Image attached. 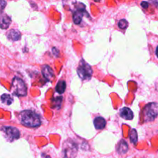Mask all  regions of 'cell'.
<instances>
[{"mask_svg":"<svg viewBox=\"0 0 158 158\" xmlns=\"http://www.w3.org/2000/svg\"><path fill=\"white\" fill-rule=\"evenodd\" d=\"M128 149H129V148H128V145L124 140H122L119 142L118 145H117V151L119 154H126V153L128 151Z\"/></svg>","mask_w":158,"mask_h":158,"instance_id":"cell-13","label":"cell"},{"mask_svg":"<svg viewBox=\"0 0 158 158\" xmlns=\"http://www.w3.org/2000/svg\"><path fill=\"white\" fill-rule=\"evenodd\" d=\"M19 120L25 127L35 128L41 125L40 116L32 110H23L19 114Z\"/></svg>","mask_w":158,"mask_h":158,"instance_id":"cell-1","label":"cell"},{"mask_svg":"<svg viewBox=\"0 0 158 158\" xmlns=\"http://www.w3.org/2000/svg\"><path fill=\"white\" fill-rule=\"evenodd\" d=\"M156 55H157V56L158 57V47L157 48V50H156Z\"/></svg>","mask_w":158,"mask_h":158,"instance_id":"cell-23","label":"cell"},{"mask_svg":"<svg viewBox=\"0 0 158 158\" xmlns=\"http://www.w3.org/2000/svg\"><path fill=\"white\" fill-rule=\"evenodd\" d=\"M52 52H53L54 55H55L56 56H59L58 55V54H59V50L56 49V48H55V47L52 48Z\"/></svg>","mask_w":158,"mask_h":158,"instance_id":"cell-21","label":"cell"},{"mask_svg":"<svg viewBox=\"0 0 158 158\" xmlns=\"http://www.w3.org/2000/svg\"><path fill=\"white\" fill-rule=\"evenodd\" d=\"M130 139H131V143H134V145L137 144V140H138V137H137V133L135 129H132L130 132Z\"/></svg>","mask_w":158,"mask_h":158,"instance_id":"cell-17","label":"cell"},{"mask_svg":"<svg viewBox=\"0 0 158 158\" xmlns=\"http://www.w3.org/2000/svg\"><path fill=\"white\" fill-rule=\"evenodd\" d=\"M85 15L89 16V14L86 11L85 5H83V3H77L75 9H73V20L74 23L77 25L80 24Z\"/></svg>","mask_w":158,"mask_h":158,"instance_id":"cell-5","label":"cell"},{"mask_svg":"<svg viewBox=\"0 0 158 158\" xmlns=\"http://www.w3.org/2000/svg\"><path fill=\"white\" fill-rule=\"evenodd\" d=\"M1 131L4 134L5 137L9 141H13L20 137L19 131L14 127H2L1 128Z\"/></svg>","mask_w":158,"mask_h":158,"instance_id":"cell-7","label":"cell"},{"mask_svg":"<svg viewBox=\"0 0 158 158\" xmlns=\"http://www.w3.org/2000/svg\"><path fill=\"white\" fill-rule=\"evenodd\" d=\"M11 22H12V19L9 15L2 12L0 14V28L1 29H7L10 26Z\"/></svg>","mask_w":158,"mask_h":158,"instance_id":"cell-9","label":"cell"},{"mask_svg":"<svg viewBox=\"0 0 158 158\" xmlns=\"http://www.w3.org/2000/svg\"><path fill=\"white\" fill-rule=\"evenodd\" d=\"M118 26L120 29H126L128 26V23L127 20L125 19H121L119 21L118 23Z\"/></svg>","mask_w":158,"mask_h":158,"instance_id":"cell-19","label":"cell"},{"mask_svg":"<svg viewBox=\"0 0 158 158\" xmlns=\"http://www.w3.org/2000/svg\"><path fill=\"white\" fill-rule=\"evenodd\" d=\"M77 3L76 0H63V4L64 7H67L70 10L75 9Z\"/></svg>","mask_w":158,"mask_h":158,"instance_id":"cell-15","label":"cell"},{"mask_svg":"<svg viewBox=\"0 0 158 158\" xmlns=\"http://www.w3.org/2000/svg\"><path fill=\"white\" fill-rule=\"evenodd\" d=\"M6 6V2L5 0H0V14L2 12Z\"/></svg>","mask_w":158,"mask_h":158,"instance_id":"cell-20","label":"cell"},{"mask_svg":"<svg viewBox=\"0 0 158 158\" xmlns=\"http://www.w3.org/2000/svg\"><path fill=\"white\" fill-rule=\"evenodd\" d=\"M42 73H43V76L44 77V78L46 80H48V81H52L53 77H55L52 69L50 66H48V65H44L42 67Z\"/></svg>","mask_w":158,"mask_h":158,"instance_id":"cell-8","label":"cell"},{"mask_svg":"<svg viewBox=\"0 0 158 158\" xmlns=\"http://www.w3.org/2000/svg\"><path fill=\"white\" fill-rule=\"evenodd\" d=\"M66 82L64 80H60V81L58 82L57 83L56 86V90L58 94H62L64 93L65 89H66Z\"/></svg>","mask_w":158,"mask_h":158,"instance_id":"cell-14","label":"cell"},{"mask_svg":"<svg viewBox=\"0 0 158 158\" xmlns=\"http://www.w3.org/2000/svg\"><path fill=\"white\" fill-rule=\"evenodd\" d=\"M78 151L77 143L72 140H67L63 145V158H75Z\"/></svg>","mask_w":158,"mask_h":158,"instance_id":"cell-4","label":"cell"},{"mask_svg":"<svg viewBox=\"0 0 158 158\" xmlns=\"http://www.w3.org/2000/svg\"><path fill=\"white\" fill-rule=\"evenodd\" d=\"M62 100H63V98L62 97H56L52 100V105L54 104V107L55 108H60V106H61V103H62Z\"/></svg>","mask_w":158,"mask_h":158,"instance_id":"cell-18","label":"cell"},{"mask_svg":"<svg viewBox=\"0 0 158 158\" xmlns=\"http://www.w3.org/2000/svg\"><path fill=\"white\" fill-rule=\"evenodd\" d=\"M11 89L12 94L17 97H25L27 94V87L26 83L19 77H14L12 81Z\"/></svg>","mask_w":158,"mask_h":158,"instance_id":"cell-3","label":"cell"},{"mask_svg":"<svg viewBox=\"0 0 158 158\" xmlns=\"http://www.w3.org/2000/svg\"><path fill=\"white\" fill-rule=\"evenodd\" d=\"M94 126L95 128L97 130H102L106 127V120L101 117H97L94 119Z\"/></svg>","mask_w":158,"mask_h":158,"instance_id":"cell-12","label":"cell"},{"mask_svg":"<svg viewBox=\"0 0 158 158\" xmlns=\"http://www.w3.org/2000/svg\"><path fill=\"white\" fill-rule=\"evenodd\" d=\"M77 74L82 80H89L93 75V69L88 63L81 60L77 68Z\"/></svg>","mask_w":158,"mask_h":158,"instance_id":"cell-6","label":"cell"},{"mask_svg":"<svg viewBox=\"0 0 158 158\" xmlns=\"http://www.w3.org/2000/svg\"><path fill=\"white\" fill-rule=\"evenodd\" d=\"M7 38L12 41H18L21 39V33L17 29H10L7 32Z\"/></svg>","mask_w":158,"mask_h":158,"instance_id":"cell-11","label":"cell"},{"mask_svg":"<svg viewBox=\"0 0 158 158\" xmlns=\"http://www.w3.org/2000/svg\"><path fill=\"white\" fill-rule=\"evenodd\" d=\"M120 117L127 120H131L134 118V113L130 108L123 107L120 110Z\"/></svg>","mask_w":158,"mask_h":158,"instance_id":"cell-10","label":"cell"},{"mask_svg":"<svg viewBox=\"0 0 158 158\" xmlns=\"http://www.w3.org/2000/svg\"><path fill=\"white\" fill-rule=\"evenodd\" d=\"M141 6L143 8H145V9H147V8H148V6H149V4H148V2H142Z\"/></svg>","mask_w":158,"mask_h":158,"instance_id":"cell-22","label":"cell"},{"mask_svg":"<svg viewBox=\"0 0 158 158\" xmlns=\"http://www.w3.org/2000/svg\"><path fill=\"white\" fill-rule=\"evenodd\" d=\"M94 1H95V2H100V0H94Z\"/></svg>","mask_w":158,"mask_h":158,"instance_id":"cell-24","label":"cell"},{"mask_svg":"<svg viewBox=\"0 0 158 158\" xmlns=\"http://www.w3.org/2000/svg\"><path fill=\"white\" fill-rule=\"evenodd\" d=\"M1 101L4 104L11 105L12 103V102H13V98L9 94H3L1 97Z\"/></svg>","mask_w":158,"mask_h":158,"instance_id":"cell-16","label":"cell"},{"mask_svg":"<svg viewBox=\"0 0 158 158\" xmlns=\"http://www.w3.org/2000/svg\"><path fill=\"white\" fill-rule=\"evenodd\" d=\"M142 116L144 122H152L158 116V103H150L144 106L142 111Z\"/></svg>","mask_w":158,"mask_h":158,"instance_id":"cell-2","label":"cell"}]
</instances>
